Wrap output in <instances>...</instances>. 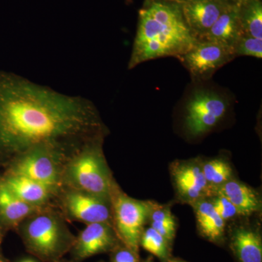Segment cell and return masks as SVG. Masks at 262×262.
Wrapping results in <instances>:
<instances>
[{"label":"cell","instance_id":"277c9868","mask_svg":"<svg viewBox=\"0 0 262 262\" xmlns=\"http://www.w3.org/2000/svg\"><path fill=\"white\" fill-rule=\"evenodd\" d=\"M104 139L90 141L69 160L63 170L62 188L89 193L111 201L115 181L103 151Z\"/></svg>","mask_w":262,"mask_h":262},{"label":"cell","instance_id":"5bb4252c","mask_svg":"<svg viewBox=\"0 0 262 262\" xmlns=\"http://www.w3.org/2000/svg\"><path fill=\"white\" fill-rule=\"evenodd\" d=\"M42 208L20 201L0 184V241L9 231L15 230L29 215Z\"/></svg>","mask_w":262,"mask_h":262},{"label":"cell","instance_id":"2e32d148","mask_svg":"<svg viewBox=\"0 0 262 262\" xmlns=\"http://www.w3.org/2000/svg\"><path fill=\"white\" fill-rule=\"evenodd\" d=\"M243 34L237 7L229 6L201 39L213 41L233 48Z\"/></svg>","mask_w":262,"mask_h":262},{"label":"cell","instance_id":"d4e9b609","mask_svg":"<svg viewBox=\"0 0 262 262\" xmlns=\"http://www.w3.org/2000/svg\"><path fill=\"white\" fill-rule=\"evenodd\" d=\"M151 227L170 244L176 234V224H163L151 222Z\"/></svg>","mask_w":262,"mask_h":262},{"label":"cell","instance_id":"e0dca14e","mask_svg":"<svg viewBox=\"0 0 262 262\" xmlns=\"http://www.w3.org/2000/svg\"><path fill=\"white\" fill-rule=\"evenodd\" d=\"M230 246L239 262H262V241L257 231L245 227L236 228Z\"/></svg>","mask_w":262,"mask_h":262},{"label":"cell","instance_id":"7402d4cb","mask_svg":"<svg viewBox=\"0 0 262 262\" xmlns=\"http://www.w3.org/2000/svg\"><path fill=\"white\" fill-rule=\"evenodd\" d=\"M236 58L239 56H252L262 58V39L243 34L233 46Z\"/></svg>","mask_w":262,"mask_h":262},{"label":"cell","instance_id":"44dd1931","mask_svg":"<svg viewBox=\"0 0 262 262\" xmlns=\"http://www.w3.org/2000/svg\"><path fill=\"white\" fill-rule=\"evenodd\" d=\"M169 244L161 234L151 227L144 231L141 237V247L163 261L168 259L170 253Z\"/></svg>","mask_w":262,"mask_h":262},{"label":"cell","instance_id":"8fae6325","mask_svg":"<svg viewBox=\"0 0 262 262\" xmlns=\"http://www.w3.org/2000/svg\"><path fill=\"white\" fill-rule=\"evenodd\" d=\"M120 241L113 225L108 223H93L87 225L71 250L72 256L77 261H82L95 255L115 251Z\"/></svg>","mask_w":262,"mask_h":262},{"label":"cell","instance_id":"7c38bea8","mask_svg":"<svg viewBox=\"0 0 262 262\" xmlns=\"http://www.w3.org/2000/svg\"><path fill=\"white\" fill-rule=\"evenodd\" d=\"M0 184L24 203L40 208L56 207L57 193L32 179L3 172L0 176Z\"/></svg>","mask_w":262,"mask_h":262},{"label":"cell","instance_id":"3957f363","mask_svg":"<svg viewBox=\"0 0 262 262\" xmlns=\"http://www.w3.org/2000/svg\"><path fill=\"white\" fill-rule=\"evenodd\" d=\"M27 251L44 262H60L75 245L76 237L56 207L42 208L15 229Z\"/></svg>","mask_w":262,"mask_h":262},{"label":"cell","instance_id":"d6986e66","mask_svg":"<svg viewBox=\"0 0 262 262\" xmlns=\"http://www.w3.org/2000/svg\"><path fill=\"white\" fill-rule=\"evenodd\" d=\"M237 9L244 34L262 39L261 0H246Z\"/></svg>","mask_w":262,"mask_h":262},{"label":"cell","instance_id":"cb8c5ba5","mask_svg":"<svg viewBox=\"0 0 262 262\" xmlns=\"http://www.w3.org/2000/svg\"><path fill=\"white\" fill-rule=\"evenodd\" d=\"M149 220L157 223L176 224L170 208L153 203H151Z\"/></svg>","mask_w":262,"mask_h":262},{"label":"cell","instance_id":"ffe728a7","mask_svg":"<svg viewBox=\"0 0 262 262\" xmlns=\"http://www.w3.org/2000/svg\"><path fill=\"white\" fill-rule=\"evenodd\" d=\"M201 165L207 182L215 189H218L232 178V168L225 160H211Z\"/></svg>","mask_w":262,"mask_h":262},{"label":"cell","instance_id":"ba28073f","mask_svg":"<svg viewBox=\"0 0 262 262\" xmlns=\"http://www.w3.org/2000/svg\"><path fill=\"white\" fill-rule=\"evenodd\" d=\"M56 208L67 221L89 225L108 223L113 225L111 201L75 189L61 188Z\"/></svg>","mask_w":262,"mask_h":262},{"label":"cell","instance_id":"4dcf8cb0","mask_svg":"<svg viewBox=\"0 0 262 262\" xmlns=\"http://www.w3.org/2000/svg\"><path fill=\"white\" fill-rule=\"evenodd\" d=\"M144 262H153V261H152V260L150 259V258H148V259L146 260V261H144Z\"/></svg>","mask_w":262,"mask_h":262},{"label":"cell","instance_id":"9c48e42d","mask_svg":"<svg viewBox=\"0 0 262 262\" xmlns=\"http://www.w3.org/2000/svg\"><path fill=\"white\" fill-rule=\"evenodd\" d=\"M233 48L213 41L198 39L178 59L196 82L211 78L217 70L235 58Z\"/></svg>","mask_w":262,"mask_h":262},{"label":"cell","instance_id":"6da1fadb","mask_svg":"<svg viewBox=\"0 0 262 262\" xmlns=\"http://www.w3.org/2000/svg\"><path fill=\"white\" fill-rule=\"evenodd\" d=\"M108 133L92 101L0 71V167L29 150L50 146L75 156Z\"/></svg>","mask_w":262,"mask_h":262},{"label":"cell","instance_id":"7a4b0ae2","mask_svg":"<svg viewBox=\"0 0 262 262\" xmlns=\"http://www.w3.org/2000/svg\"><path fill=\"white\" fill-rule=\"evenodd\" d=\"M198 41L183 15L182 5L165 0H144L128 70L164 57L178 58Z\"/></svg>","mask_w":262,"mask_h":262},{"label":"cell","instance_id":"1f68e13d","mask_svg":"<svg viewBox=\"0 0 262 262\" xmlns=\"http://www.w3.org/2000/svg\"><path fill=\"white\" fill-rule=\"evenodd\" d=\"M167 262H179V261H168V259L167 260Z\"/></svg>","mask_w":262,"mask_h":262},{"label":"cell","instance_id":"f1b7e54d","mask_svg":"<svg viewBox=\"0 0 262 262\" xmlns=\"http://www.w3.org/2000/svg\"><path fill=\"white\" fill-rule=\"evenodd\" d=\"M165 1L173 2V3H177L182 5L183 3H185L187 0H165Z\"/></svg>","mask_w":262,"mask_h":262},{"label":"cell","instance_id":"83f0119b","mask_svg":"<svg viewBox=\"0 0 262 262\" xmlns=\"http://www.w3.org/2000/svg\"><path fill=\"white\" fill-rule=\"evenodd\" d=\"M1 244L2 242L0 241V262H7L4 256H3V253H2Z\"/></svg>","mask_w":262,"mask_h":262},{"label":"cell","instance_id":"5b68a950","mask_svg":"<svg viewBox=\"0 0 262 262\" xmlns=\"http://www.w3.org/2000/svg\"><path fill=\"white\" fill-rule=\"evenodd\" d=\"M72 158L63 150L41 146L29 150L5 167L4 172L23 176L58 193L62 188L63 170Z\"/></svg>","mask_w":262,"mask_h":262},{"label":"cell","instance_id":"30bf717a","mask_svg":"<svg viewBox=\"0 0 262 262\" xmlns=\"http://www.w3.org/2000/svg\"><path fill=\"white\" fill-rule=\"evenodd\" d=\"M170 170L177 194L184 203L192 205L217 193L205 178L201 163L195 160L177 162Z\"/></svg>","mask_w":262,"mask_h":262},{"label":"cell","instance_id":"8992f818","mask_svg":"<svg viewBox=\"0 0 262 262\" xmlns=\"http://www.w3.org/2000/svg\"><path fill=\"white\" fill-rule=\"evenodd\" d=\"M113 226L125 247L138 255L144 227L149 220L151 202L141 201L124 193L116 182L111 194Z\"/></svg>","mask_w":262,"mask_h":262},{"label":"cell","instance_id":"f546056e","mask_svg":"<svg viewBox=\"0 0 262 262\" xmlns=\"http://www.w3.org/2000/svg\"><path fill=\"white\" fill-rule=\"evenodd\" d=\"M20 262H36V261H34V260H32V259H24V260H22V261H20Z\"/></svg>","mask_w":262,"mask_h":262},{"label":"cell","instance_id":"484cf974","mask_svg":"<svg viewBox=\"0 0 262 262\" xmlns=\"http://www.w3.org/2000/svg\"><path fill=\"white\" fill-rule=\"evenodd\" d=\"M138 255L124 246L115 250L113 262H137Z\"/></svg>","mask_w":262,"mask_h":262},{"label":"cell","instance_id":"ac0fdd59","mask_svg":"<svg viewBox=\"0 0 262 262\" xmlns=\"http://www.w3.org/2000/svg\"><path fill=\"white\" fill-rule=\"evenodd\" d=\"M201 234L212 242H220L225 234V221L215 211L211 201L201 200L192 204Z\"/></svg>","mask_w":262,"mask_h":262},{"label":"cell","instance_id":"603a6c76","mask_svg":"<svg viewBox=\"0 0 262 262\" xmlns=\"http://www.w3.org/2000/svg\"><path fill=\"white\" fill-rule=\"evenodd\" d=\"M213 198L211 202L213 208L225 222L239 215L234 205L223 194L217 192Z\"/></svg>","mask_w":262,"mask_h":262},{"label":"cell","instance_id":"9a60e30c","mask_svg":"<svg viewBox=\"0 0 262 262\" xmlns=\"http://www.w3.org/2000/svg\"><path fill=\"white\" fill-rule=\"evenodd\" d=\"M217 192L225 195L234 205L239 215L248 216L261 210V198L258 192L238 181H227L217 189Z\"/></svg>","mask_w":262,"mask_h":262},{"label":"cell","instance_id":"4316f807","mask_svg":"<svg viewBox=\"0 0 262 262\" xmlns=\"http://www.w3.org/2000/svg\"><path fill=\"white\" fill-rule=\"evenodd\" d=\"M221 1L223 2L226 5H229V6L237 7L246 0H221Z\"/></svg>","mask_w":262,"mask_h":262},{"label":"cell","instance_id":"4fadbf2b","mask_svg":"<svg viewBox=\"0 0 262 262\" xmlns=\"http://www.w3.org/2000/svg\"><path fill=\"white\" fill-rule=\"evenodd\" d=\"M229 6L221 0H187L182 4V10L188 27L198 40Z\"/></svg>","mask_w":262,"mask_h":262},{"label":"cell","instance_id":"52a82bcc","mask_svg":"<svg viewBox=\"0 0 262 262\" xmlns=\"http://www.w3.org/2000/svg\"><path fill=\"white\" fill-rule=\"evenodd\" d=\"M229 106L225 95L212 89L195 90L186 103L184 125L188 134L196 137L210 132L225 118Z\"/></svg>","mask_w":262,"mask_h":262}]
</instances>
